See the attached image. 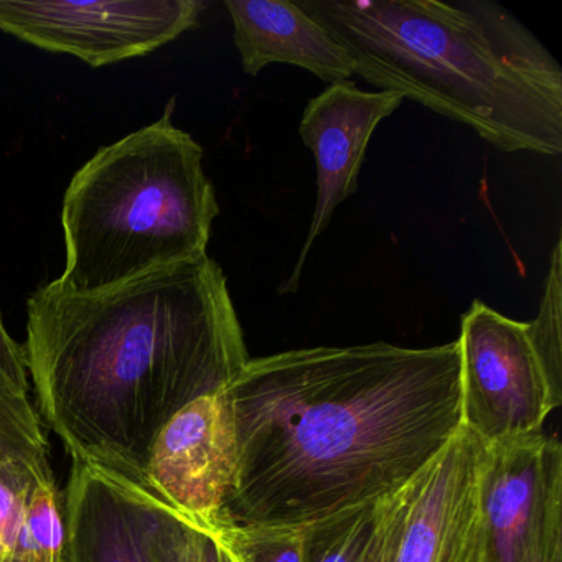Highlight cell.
Masks as SVG:
<instances>
[{"label": "cell", "mask_w": 562, "mask_h": 562, "mask_svg": "<svg viewBox=\"0 0 562 562\" xmlns=\"http://www.w3.org/2000/svg\"><path fill=\"white\" fill-rule=\"evenodd\" d=\"M225 391L238 469L213 529L305 528L376 505L409 485L462 427L459 340L249 358Z\"/></svg>", "instance_id": "1"}, {"label": "cell", "mask_w": 562, "mask_h": 562, "mask_svg": "<svg viewBox=\"0 0 562 562\" xmlns=\"http://www.w3.org/2000/svg\"><path fill=\"white\" fill-rule=\"evenodd\" d=\"M22 347L38 416L71 462L143 490L157 434L249 361L209 255L90 294L48 282L29 297Z\"/></svg>", "instance_id": "2"}, {"label": "cell", "mask_w": 562, "mask_h": 562, "mask_svg": "<svg viewBox=\"0 0 562 562\" xmlns=\"http://www.w3.org/2000/svg\"><path fill=\"white\" fill-rule=\"evenodd\" d=\"M355 75L503 153H562V70L512 12L488 0H301Z\"/></svg>", "instance_id": "3"}, {"label": "cell", "mask_w": 562, "mask_h": 562, "mask_svg": "<svg viewBox=\"0 0 562 562\" xmlns=\"http://www.w3.org/2000/svg\"><path fill=\"white\" fill-rule=\"evenodd\" d=\"M173 104L75 173L61 206L60 288L90 294L206 256L218 200L202 146L173 124Z\"/></svg>", "instance_id": "4"}, {"label": "cell", "mask_w": 562, "mask_h": 562, "mask_svg": "<svg viewBox=\"0 0 562 562\" xmlns=\"http://www.w3.org/2000/svg\"><path fill=\"white\" fill-rule=\"evenodd\" d=\"M457 340L462 427L486 446L542 432L549 414L561 406L562 386L548 373L528 322L473 301Z\"/></svg>", "instance_id": "5"}, {"label": "cell", "mask_w": 562, "mask_h": 562, "mask_svg": "<svg viewBox=\"0 0 562 562\" xmlns=\"http://www.w3.org/2000/svg\"><path fill=\"white\" fill-rule=\"evenodd\" d=\"M205 8L200 0H0V32L101 68L193 31Z\"/></svg>", "instance_id": "6"}, {"label": "cell", "mask_w": 562, "mask_h": 562, "mask_svg": "<svg viewBox=\"0 0 562 562\" xmlns=\"http://www.w3.org/2000/svg\"><path fill=\"white\" fill-rule=\"evenodd\" d=\"M483 562H538L562 551V446L529 434L486 446L480 475Z\"/></svg>", "instance_id": "7"}, {"label": "cell", "mask_w": 562, "mask_h": 562, "mask_svg": "<svg viewBox=\"0 0 562 562\" xmlns=\"http://www.w3.org/2000/svg\"><path fill=\"white\" fill-rule=\"evenodd\" d=\"M235 417L225 387L180 409L150 447L146 492L212 531L236 482Z\"/></svg>", "instance_id": "8"}, {"label": "cell", "mask_w": 562, "mask_h": 562, "mask_svg": "<svg viewBox=\"0 0 562 562\" xmlns=\"http://www.w3.org/2000/svg\"><path fill=\"white\" fill-rule=\"evenodd\" d=\"M403 101L390 91L368 93L351 81L328 85L308 101L299 134L315 157L317 202L297 261L279 294L297 292L315 241L330 225L335 210L358 190V176L374 130L400 110Z\"/></svg>", "instance_id": "9"}, {"label": "cell", "mask_w": 562, "mask_h": 562, "mask_svg": "<svg viewBox=\"0 0 562 562\" xmlns=\"http://www.w3.org/2000/svg\"><path fill=\"white\" fill-rule=\"evenodd\" d=\"M486 443L460 427L411 483L394 562H483L480 475Z\"/></svg>", "instance_id": "10"}, {"label": "cell", "mask_w": 562, "mask_h": 562, "mask_svg": "<svg viewBox=\"0 0 562 562\" xmlns=\"http://www.w3.org/2000/svg\"><path fill=\"white\" fill-rule=\"evenodd\" d=\"M64 498V562H154L153 493L74 462Z\"/></svg>", "instance_id": "11"}, {"label": "cell", "mask_w": 562, "mask_h": 562, "mask_svg": "<svg viewBox=\"0 0 562 562\" xmlns=\"http://www.w3.org/2000/svg\"><path fill=\"white\" fill-rule=\"evenodd\" d=\"M225 8L243 71L249 77L272 64L302 68L330 85L353 77L350 55L297 2L226 0Z\"/></svg>", "instance_id": "12"}, {"label": "cell", "mask_w": 562, "mask_h": 562, "mask_svg": "<svg viewBox=\"0 0 562 562\" xmlns=\"http://www.w3.org/2000/svg\"><path fill=\"white\" fill-rule=\"evenodd\" d=\"M50 446L29 394L0 381V562L14 549L35 485L52 475Z\"/></svg>", "instance_id": "13"}, {"label": "cell", "mask_w": 562, "mask_h": 562, "mask_svg": "<svg viewBox=\"0 0 562 562\" xmlns=\"http://www.w3.org/2000/svg\"><path fill=\"white\" fill-rule=\"evenodd\" d=\"M65 498L55 473L35 485L21 535L4 562H64Z\"/></svg>", "instance_id": "14"}, {"label": "cell", "mask_w": 562, "mask_h": 562, "mask_svg": "<svg viewBox=\"0 0 562 562\" xmlns=\"http://www.w3.org/2000/svg\"><path fill=\"white\" fill-rule=\"evenodd\" d=\"M376 512L378 503L307 526L304 562H363Z\"/></svg>", "instance_id": "15"}, {"label": "cell", "mask_w": 562, "mask_h": 562, "mask_svg": "<svg viewBox=\"0 0 562 562\" xmlns=\"http://www.w3.org/2000/svg\"><path fill=\"white\" fill-rule=\"evenodd\" d=\"M150 554L154 562H218L215 539L206 529L173 512L153 495Z\"/></svg>", "instance_id": "16"}, {"label": "cell", "mask_w": 562, "mask_h": 562, "mask_svg": "<svg viewBox=\"0 0 562 562\" xmlns=\"http://www.w3.org/2000/svg\"><path fill=\"white\" fill-rule=\"evenodd\" d=\"M209 532L220 539L239 562H304L307 526H218Z\"/></svg>", "instance_id": "17"}, {"label": "cell", "mask_w": 562, "mask_h": 562, "mask_svg": "<svg viewBox=\"0 0 562 562\" xmlns=\"http://www.w3.org/2000/svg\"><path fill=\"white\" fill-rule=\"evenodd\" d=\"M411 483L378 503L376 521L363 562H394L409 506Z\"/></svg>", "instance_id": "18"}, {"label": "cell", "mask_w": 562, "mask_h": 562, "mask_svg": "<svg viewBox=\"0 0 562 562\" xmlns=\"http://www.w3.org/2000/svg\"><path fill=\"white\" fill-rule=\"evenodd\" d=\"M0 381L19 393L29 394L31 390L24 347L15 341L5 328L2 308H0Z\"/></svg>", "instance_id": "19"}, {"label": "cell", "mask_w": 562, "mask_h": 562, "mask_svg": "<svg viewBox=\"0 0 562 562\" xmlns=\"http://www.w3.org/2000/svg\"><path fill=\"white\" fill-rule=\"evenodd\" d=\"M212 535V532H210ZM212 538L215 539L216 552H218V562H239V559L223 544L220 539H216L215 536L212 535Z\"/></svg>", "instance_id": "20"}, {"label": "cell", "mask_w": 562, "mask_h": 562, "mask_svg": "<svg viewBox=\"0 0 562 562\" xmlns=\"http://www.w3.org/2000/svg\"><path fill=\"white\" fill-rule=\"evenodd\" d=\"M538 562H562V551L555 552V554L551 555V558L542 559V561H538Z\"/></svg>", "instance_id": "21"}]
</instances>
